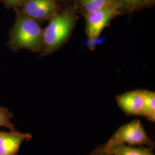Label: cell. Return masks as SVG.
Segmentation results:
<instances>
[{
  "mask_svg": "<svg viewBox=\"0 0 155 155\" xmlns=\"http://www.w3.org/2000/svg\"><path fill=\"white\" fill-rule=\"evenodd\" d=\"M78 20L77 12L72 3L50 18L43 29V45L40 57L59 50L70 38Z\"/></svg>",
  "mask_w": 155,
  "mask_h": 155,
  "instance_id": "6da1fadb",
  "label": "cell"
},
{
  "mask_svg": "<svg viewBox=\"0 0 155 155\" xmlns=\"http://www.w3.org/2000/svg\"><path fill=\"white\" fill-rule=\"evenodd\" d=\"M25 0H1L6 8L15 9L21 5Z\"/></svg>",
  "mask_w": 155,
  "mask_h": 155,
  "instance_id": "4fadbf2b",
  "label": "cell"
},
{
  "mask_svg": "<svg viewBox=\"0 0 155 155\" xmlns=\"http://www.w3.org/2000/svg\"><path fill=\"white\" fill-rule=\"evenodd\" d=\"M89 155H115L113 153L102 150L98 146L95 150H93Z\"/></svg>",
  "mask_w": 155,
  "mask_h": 155,
  "instance_id": "5bb4252c",
  "label": "cell"
},
{
  "mask_svg": "<svg viewBox=\"0 0 155 155\" xmlns=\"http://www.w3.org/2000/svg\"><path fill=\"white\" fill-rule=\"evenodd\" d=\"M72 3L77 13L83 16L113 4L112 0H75Z\"/></svg>",
  "mask_w": 155,
  "mask_h": 155,
  "instance_id": "9c48e42d",
  "label": "cell"
},
{
  "mask_svg": "<svg viewBox=\"0 0 155 155\" xmlns=\"http://www.w3.org/2000/svg\"><path fill=\"white\" fill-rule=\"evenodd\" d=\"M118 106L127 116H142L145 90H136L117 96Z\"/></svg>",
  "mask_w": 155,
  "mask_h": 155,
  "instance_id": "8992f818",
  "label": "cell"
},
{
  "mask_svg": "<svg viewBox=\"0 0 155 155\" xmlns=\"http://www.w3.org/2000/svg\"><path fill=\"white\" fill-rule=\"evenodd\" d=\"M13 114L9 110L3 107H0V127H4L9 129L11 131L16 130L15 126L11 122Z\"/></svg>",
  "mask_w": 155,
  "mask_h": 155,
  "instance_id": "7c38bea8",
  "label": "cell"
},
{
  "mask_svg": "<svg viewBox=\"0 0 155 155\" xmlns=\"http://www.w3.org/2000/svg\"><path fill=\"white\" fill-rule=\"evenodd\" d=\"M16 13L15 22L9 33V47L15 52L26 49L40 52L43 45V29L39 22L18 12Z\"/></svg>",
  "mask_w": 155,
  "mask_h": 155,
  "instance_id": "7a4b0ae2",
  "label": "cell"
},
{
  "mask_svg": "<svg viewBox=\"0 0 155 155\" xmlns=\"http://www.w3.org/2000/svg\"><path fill=\"white\" fill-rule=\"evenodd\" d=\"M31 134L15 130L0 132V155H16L24 141L32 139Z\"/></svg>",
  "mask_w": 155,
  "mask_h": 155,
  "instance_id": "52a82bcc",
  "label": "cell"
},
{
  "mask_svg": "<svg viewBox=\"0 0 155 155\" xmlns=\"http://www.w3.org/2000/svg\"><path fill=\"white\" fill-rule=\"evenodd\" d=\"M118 16V13L113 4L84 16L85 32L88 39L98 38L104 28L110 24L113 19Z\"/></svg>",
  "mask_w": 155,
  "mask_h": 155,
  "instance_id": "5b68a950",
  "label": "cell"
},
{
  "mask_svg": "<svg viewBox=\"0 0 155 155\" xmlns=\"http://www.w3.org/2000/svg\"><path fill=\"white\" fill-rule=\"evenodd\" d=\"M125 144L131 147L134 145L155 147V143L147 135L140 120H133L119 127L108 141L101 146L104 149H107L118 144Z\"/></svg>",
  "mask_w": 155,
  "mask_h": 155,
  "instance_id": "3957f363",
  "label": "cell"
},
{
  "mask_svg": "<svg viewBox=\"0 0 155 155\" xmlns=\"http://www.w3.org/2000/svg\"><path fill=\"white\" fill-rule=\"evenodd\" d=\"M119 16L149 8L155 5V0H112Z\"/></svg>",
  "mask_w": 155,
  "mask_h": 155,
  "instance_id": "ba28073f",
  "label": "cell"
},
{
  "mask_svg": "<svg viewBox=\"0 0 155 155\" xmlns=\"http://www.w3.org/2000/svg\"><path fill=\"white\" fill-rule=\"evenodd\" d=\"M102 150L108 151L115 155H152L154 147H143L139 148L127 146L125 144H118L111 147L107 149H104L99 146Z\"/></svg>",
  "mask_w": 155,
  "mask_h": 155,
  "instance_id": "30bf717a",
  "label": "cell"
},
{
  "mask_svg": "<svg viewBox=\"0 0 155 155\" xmlns=\"http://www.w3.org/2000/svg\"><path fill=\"white\" fill-rule=\"evenodd\" d=\"M14 9L39 22L49 20L61 12L58 2L53 0H25Z\"/></svg>",
  "mask_w": 155,
  "mask_h": 155,
  "instance_id": "277c9868",
  "label": "cell"
},
{
  "mask_svg": "<svg viewBox=\"0 0 155 155\" xmlns=\"http://www.w3.org/2000/svg\"><path fill=\"white\" fill-rule=\"evenodd\" d=\"M55 1L56 2H61V3H64V4H70L72 3L71 0H53Z\"/></svg>",
  "mask_w": 155,
  "mask_h": 155,
  "instance_id": "9a60e30c",
  "label": "cell"
},
{
  "mask_svg": "<svg viewBox=\"0 0 155 155\" xmlns=\"http://www.w3.org/2000/svg\"><path fill=\"white\" fill-rule=\"evenodd\" d=\"M142 116L145 117L150 122H155V93L145 90L144 108Z\"/></svg>",
  "mask_w": 155,
  "mask_h": 155,
  "instance_id": "8fae6325",
  "label": "cell"
},
{
  "mask_svg": "<svg viewBox=\"0 0 155 155\" xmlns=\"http://www.w3.org/2000/svg\"></svg>",
  "mask_w": 155,
  "mask_h": 155,
  "instance_id": "2e32d148",
  "label": "cell"
}]
</instances>
